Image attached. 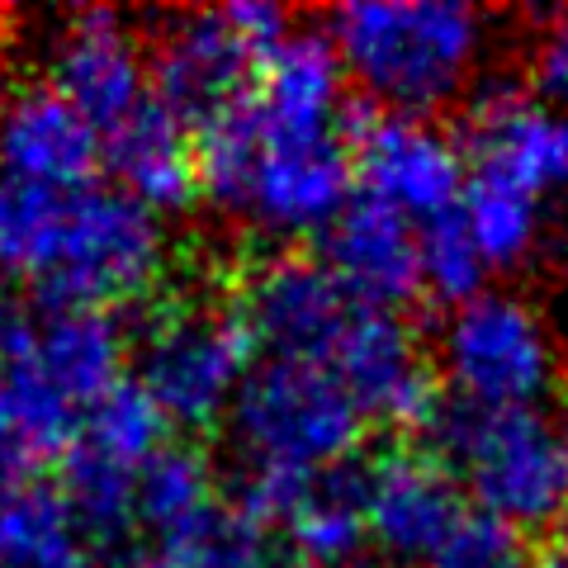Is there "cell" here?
I'll return each mask as SVG.
<instances>
[{
	"instance_id": "3",
	"label": "cell",
	"mask_w": 568,
	"mask_h": 568,
	"mask_svg": "<svg viewBox=\"0 0 568 568\" xmlns=\"http://www.w3.org/2000/svg\"><path fill=\"white\" fill-rule=\"evenodd\" d=\"M365 417L327 365L261 355L227 413L242 484L237 507L265 530L284 526L313 484L351 469Z\"/></svg>"
},
{
	"instance_id": "18",
	"label": "cell",
	"mask_w": 568,
	"mask_h": 568,
	"mask_svg": "<svg viewBox=\"0 0 568 568\" xmlns=\"http://www.w3.org/2000/svg\"><path fill=\"white\" fill-rule=\"evenodd\" d=\"M29 365L39 369L77 413H85V407H95L104 394H114L119 384H129L123 375H129V365H133V346L114 313L62 308V313L39 317Z\"/></svg>"
},
{
	"instance_id": "14",
	"label": "cell",
	"mask_w": 568,
	"mask_h": 568,
	"mask_svg": "<svg viewBox=\"0 0 568 568\" xmlns=\"http://www.w3.org/2000/svg\"><path fill=\"white\" fill-rule=\"evenodd\" d=\"M355 308L361 304L336 284L327 265L298 252L256 261L237 294L242 327L252 332L256 355H271V361L327 365Z\"/></svg>"
},
{
	"instance_id": "4",
	"label": "cell",
	"mask_w": 568,
	"mask_h": 568,
	"mask_svg": "<svg viewBox=\"0 0 568 568\" xmlns=\"http://www.w3.org/2000/svg\"><path fill=\"white\" fill-rule=\"evenodd\" d=\"M327 39L375 110L417 119L465 100L493 43L488 14L465 0H351L332 10Z\"/></svg>"
},
{
	"instance_id": "1",
	"label": "cell",
	"mask_w": 568,
	"mask_h": 568,
	"mask_svg": "<svg viewBox=\"0 0 568 568\" xmlns=\"http://www.w3.org/2000/svg\"><path fill=\"white\" fill-rule=\"evenodd\" d=\"M346 67L323 29H290L233 110L194 133L200 190L271 237H323L355 200Z\"/></svg>"
},
{
	"instance_id": "20",
	"label": "cell",
	"mask_w": 568,
	"mask_h": 568,
	"mask_svg": "<svg viewBox=\"0 0 568 568\" xmlns=\"http://www.w3.org/2000/svg\"><path fill=\"white\" fill-rule=\"evenodd\" d=\"M77 422L81 413L29 365V355L0 369V493L39 484V469L52 459L62 465Z\"/></svg>"
},
{
	"instance_id": "19",
	"label": "cell",
	"mask_w": 568,
	"mask_h": 568,
	"mask_svg": "<svg viewBox=\"0 0 568 568\" xmlns=\"http://www.w3.org/2000/svg\"><path fill=\"white\" fill-rule=\"evenodd\" d=\"M104 162L114 171V185L133 194L142 209L156 219L181 213L200 200V152H194V133L175 123L162 104H142V110L104 138Z\"/></svg>"
},
{
	"instance_id": "34",
	"label": "cell",
	"mask_w": 568,
	"mask_h": 568,
	"mask_svg": "<svg viewBox=\"0 0 568 568\" xmlns=\"http://www.w3.org/2000/svg\"><path fill=\"white\" fill-rule=\"evenodd\" d=\"M0 568H6V564H0Z\"/></svg>"
},
{
	"instance_id": "10",
	"label": "cell",
	"mask_w": 568,
	"mask_h": 568,
	"mask_svg": "<svg viewBox=\"0 0 568 568\" xmlns=\"http://www.w3.org/2000/svg\"><path fill=\"white\" fill-rule=\"evenodd\" d=\"M355 194L403 213L407 223H436L459 209L469 190L465 142L436 119L369 110L351 123Z\"/></svg>"
},
{
	"instance_id": "12",
	"label": "cell",
	"mask_w": 568,
	"mask_h": 568,
	"mask_svg": "<svg viewBox=\"0 0 568 568\" xmlns=\"http://www.w3.org/2000/svg\"><path fill=\"white\" fill-rule=\"evenodd\" d=\"M327 369L384 432H417L440 417V369L403 313L355 308Z\"/></svg>"
},
{
	"instance_id": "29",
	"label": "cell",
	"mask_w": 568,
	"mask_h": 568,
	"mask_svg": "<svg viewBox=\"0 0 568 568\" xmlns=\"http://www.w3.org/2000/svg\"><path fill=\"white\" fill-rule=\"evenodd\" d=\"M33 327H39V317L20 304V294H14L10 284H0V369L20 365L29 355Z\"/></svg>"
},
{
	"instance_id": "7",
	"label": "cell",
	"mask_w": 568,
	"mask_h": 568,
	"mask_svg": "<svg viewBox=\"0 0 568 568\" xmlns=\"http://www.w3.org/2000/svg\"><path fill=\"white\" fill-rule=\"evenodd\" d=\"M440 384L459 407L517 413L545 407L559 384V351L545 317L511 290H484L450 308L436 346Z\"/></svg>"
},
{
	"instance_id": "8",
	"label": "cell",
	"mask_w": 568,
	"mask_h": 568,
	"mask_svg": "<svg viewBox=\"0 0 568 568\" xmlns=\"http://www.w3.org/2000/svg\"><path fill=\"white\" fill-rule=\"evenodd\" d=\"M171 440L166 417L156 403L129 379L95 407H85L77 436L62 455V484L71 517L81 521L85 540H123L138 526V474Z\"/></svg>"
},
{
	"instance_id": "32",
	"label": "cell",
	"mask_w": 568,
	"mask_h": 568,
	"mask_svg": "<svg viewBox=\"0 0 568 568\" xmlns=\"http://www.w3.org/2000/svg\"><path fill=\"white\" fill-rule=\"evenodd\" d=\"M0 104H6V71H0Z\"/></svg>"
},
{
	"instance_id": "2",
	"label": "cell",
	"mask_w": 568,
	"mask_h": 568,
	"mask_svg": "<svg viewBox=\"0 0 568 568\" xmlns=\"http://www.w3.org/2000/svg\"><path fill=\"white\" fill-rule=\"evenodd\" d=\"M166 261V223L114 181L71 190L0 181V284L39 294L48 313L138 304L162 284Z\"/></svg>"
},
{
	"instance_id": "27",
	"label": "cell",
	"mask_w": 568,
	"mask_h": 568,
	"mask_svg": "<svg viewBox=\"0 0 568 568\" xmlns=\"http://www.w3.org/2000/svg\"><path fill=\"white\" fill-rule=\"evenodd\" d=\"M426 568H536V564H530L521 530L469 511V521L455 530L446 540V549H440Z\"/></svg>"
},
{
	"instance_id": "24",
	"label": "cell",
	"mask_w": 568,
	"mask_h": 568,
	"mask_svg": "<svg viewBox=\"0 0 568 568\" xmlns=\"http://www.w3.org/2000/svg\"><path fill=\"white\" fill-rule=\"evenodd\" d=\"M545 213L549 209L517 200V194L488 190V185H469L465 200H459V219H465L469 237L478 252H484L493 275L517 271V265L536 256L540 233H545Z\"/></svg>"
},
{
	"instance_id": "22",
	"label": "cell",
	"mask_w": 568,
	"mask_h": 568,
	"mask_svg": "<svg viewBox=\"0 0 568 568\" xmlns=\"http://www.w3.org/2000/svg\"><path fill=\"white\" fill-rule=\"evenodd\" d=\"M298 568H355L369 555V530L355 493V469L327 474L280 526Z\"/></svg>"
},
{
	"instance_id": "30",
	"label": "cell",
	"mask_w": 568,
	"mask_h": 568,
	"mask_svg": "<svg viewBox=\"0 0 568 568\" xmlns=\"http://www.w3.org/2000/svg\"><path fill=\"white\" fill-rule=\"evenodd\" d=\"M119 568H175L171 559H133V564H119Z\"/></svg>"
},
{
	"instance_id": "23",
	"label": "cell",
	"mask_w": 568,
	"mask_h": 568,
	"mask_svg": "<svg viewBox=\"0 0 568 568\" xmlns=\"http://www.w3.org/2000/svg\"><path fill=\"white\" fill-rule=\"evenodd\" d=\"M138 526H148L156 540L181 536L185 526H194L204 511L219 507V478L204 459L200 446L190 440H166L152 455V465L138 474Z\"/></svg>"
},
{
	"instance_id": "5",
	"label": "cell",
	"mask_w": 568,
	"mask_h": 568,
	"mask_svg": "<svg viewBox=\"0 0 568 568\" xmlns=\"http://www.w3.org/2000/svg\"><path fill=\"white\" fill-rule=\"evenodd\" d=\"M432 455L459 478L478 517L521 536L568 521V417L555 407L478 413L450 403L432 422Z\"/></svg>"
},
{
	"instance_id": "9",
	"label": "cell",
	"mask_w": 568,
	"mask_h": 568,
	"mask_svg": "<svg viewBox=\"0 0 568 568\" xmlns=\"http://www.w3.org/2000/svg\"><path fill=\"white\" fill-rule=\"evenodd\" d=\"M469 185H488L549 209L568 194V110L530 85L497 81L478 91L465 119Z\"/></svg>"
},
{
	"instance_id": "15",
	"label": "cell",
	"mask_w": 568,
	"mask_h": 568,
	"mask_svg": "<svg viewBox=\"0 0 568 568\" xmlns=\"http://www.w3.org/2000/svg\"><path fill=\"white\" fill-rule=\"evenodd\" d=\"M48 91H58L100 138L152 104V52L114 10H77L48 43Z\"/></svg>"
},
{
	"instance_id": "31",
	"label": "cell",
	"mask_w": 568,
	"mask_h": 568,
	"mask_svg": "<svg viewBox=\"0 0 568 568\" xmlns=\"http://www.w3.org/2000/svg\"><path fill=\"white\" fill-rule=\"evenodd\" d=\"M536 568H568V559H564V555H559V549H555V555H549L545 564H536Z\"/></svg>"
},
{
	"instance_id": "33",
	"label": "cell",
	"mask_w": 568,
	"mask_h": 568,
	"mask_svg": "<svg viewBox=\"0 0 568 568\" xmlns=\"http://www.w3.org/2000/svg\"><path fill=\"white\" fill-rule=\"evenodd\" d=\"M280 568H298V564H280Z\"/></svg>"
},
{
	"instance_id": "26",
	"label": "cell",
	"mask_w": 568,
	"mask_h": 568,
	"mask_svg": "<svg viewBox=\"0 0 568 568\" xmlns=\"http://www.w3.org/2000/svg\"><path fill=\"white\" fill-rule=\"evenodd\" d=\"M417 237H422V290L432 298H440L446 308H459V304H469V298H478L488 290L493 271H488L484 252L474 246L459 209L446 213V219L417 227Z\"/></svg>"
},
{
	"instance_id": "17",
	"label": "cell",
	"mask_w": 568,
	"mask_h": 568,
	"mask_svg": "<svg viewBox=\"0 0 568 568\" xmlns=\"http://www.w3.org/2000/svg\"><path fill=\"white\" fill-rule=\"evenodd\" d=\"M100 162L104 138L58 91L29 85V91L6 95L0 104V181L71 190L95 181Z\"/></svg>"
},
{
	"instance_id": "6",
	"label": "cell",
	"mask_w": 568,
	"mask_h": 568,
	"mask_svg": "<svg viewBox=\"0 0 568 568\" xmlns=\"http://www.w3.org/2000/svg\"><path fill=\"white\" fill-rule=\"evenodd\" d=\"M256 365V342L242 327L237 308L204 298L162 304L133 346V384L156 403L166 426L204 432L227 422Z\"/></svg>"
},
{
	"instance_id": "13",
	"label": "cell",
	"mask_w": 568,
	"mask_h": 568,
	"mask_svg": "<svg viewBox=\"0 0 568 568\" xmlns=\"http://www.w3.org/2000/svg\"><path fill=\"white\" fill-rule=\"evenodd\" d=\"M152 100L200 133L209 119L252 91L265 52L237 29L233 10H185L162 20L152 39Z\"/></svg>"
},
{
	"instance_id": "11",
	"label": "cell",
	"mask_w": 568,
	"mask_h": 568,
	"mask_svg": "<svg viewBox=\"0 0 568 568\" xmlns=\"http://www.w3.org/2000/svg\"><path fill=\"white\" fill-rule=\"evenodd\" d=\"M355 493H361L369 549L398 568H426L469 521L465 488L432 450H379L355 469Z\"/></svg>"
},
{
	"instance_id": "16",
	"label": "cell",
	"mask_w": 568,
	"mask_h": 568,
	"mask_svg": "<svg viewBox=\"0 0 568 568\" xmlns=\"http://www.w3.org/2000/svg\"><path fill=\"white\" fill-rule=\"evenodd\" d=\"M317 261L336 275V284L361 308L403 313L413 298H422V237L417 223L384 209L365 194L336 213V223L323 233Z\"/></svg>"
},
{
	"instance_id": "21",
	"label": "cell",
	"mask_w": 568,
	"mask_h": 568,
	"mask_svg": "<svg viewBox=\"0 0 568 568\" xmlns=\"http://www.w3.org/2000/svg\"><path fill=\"white\" fill-rule=\"evenodd\" d=\"M85 530L67 497L48 484L0 493V564L6 568H85Z\"/></svg>"
},
{
	"instance_id": "28",
	"label": "cell",
	"mask_w": 568,
	"mask_h": 568,
	"mask_svg": "<svg viewBox=\"0 0 568 568\" xmlns=\"http://www.w3.org/2000/svg\"><path fill=\"white\" fill-rule=\"evenodd\" d=\"M526 77L536 95L568 110V6L540 14L536 39H530V58H526Z\"/></svg>"
},
{
	"instance_id": "25",
	"label": "cell",
	"mask_w": 568,
	"mask_h": 568,
	"mask_svg": "<svg viewBox=\"0 0 568 568\" xmlns=\"http://www.w3.org/2000/svg\"><path fill=\"white\" fill-rule=\"evenodd\" d=\"M162 559H171L175 568H280L271 530L246 517L237 503H219L181 536H171L162 545Z\"/></svg>"
}]
</instances>
